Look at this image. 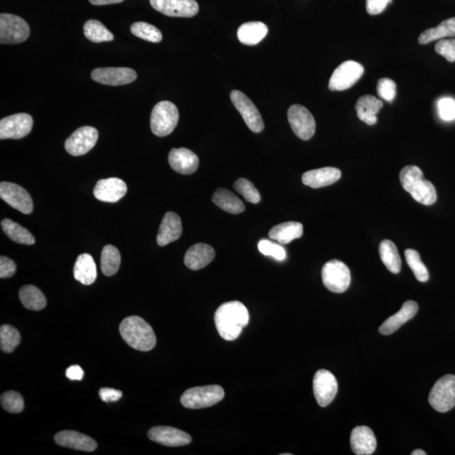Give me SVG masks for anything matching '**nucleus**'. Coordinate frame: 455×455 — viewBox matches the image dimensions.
Masks as SVG:
<instances>
[{"label":"nucleus","instance_id":"f257e3e1","mask_svg":"<svg viewBox=\"0 0 455 455\" xmlns=\"http://www.w3.org/2000/svg\"><path fill=\"white\" fill-rule=\"evenodd\" d=\"M214 321L220 336L226 341H234L247 325L249 312L243 304L231 301L219 307L214 315Z\"/></svg>","mask_w":455,"mask_h":455},{"label":"nucleus","instance_id":"f03ea898","mask_svg":"<svg viewBox=\"0 0 455 455\" xmlns=\"http://www.w3.org/2000/svg\"><path fill=\"white\" fill-rule=\"evenodd\" d=\"M121 336L134 349L151 351L156 345V336L151 326L144 319L130 317L124 319L119 326Z\"/></svg>","mask_w":455,"mask_h":455},{"label":"nucleus","instance_id":"7ed1b4c3","mask_svg":"<svg viewBox=\"0 0 455 455\" xmlns=\"http://www.w3.org/2000/svg\"><path fill=\"white\" fill-rule=\"evenodd\" d=\"M399 182L403 188L418 203L427 206L435 203L436 200L435 187L423 177V171L419 167L415 166L404 167L399 173Z\"/></svg>","mask_w":455,"mask_h":455},{"label":"nucleus","instance_id":"20e7f679","mask_svg":"<svg viewBox=\"0 0 455 455\" xmlns=\"http://www.w3.org/2000/svg\"><path fill=\"white\" fill-rule=\"evenodd\" d=\"M225 391L217 384L190 388L182 395L181 403L186 408L203 409L221 402Z\"/></svg>","mask_w":455,"mask_h":455},{"label":"nucleus","instance_id":"39448f33","mask_svg":"<svg viewBox=\"0 0 455 455\" xmlns=\"http://www.w3.org/2000/svg\"><path fill=\"white\" fill-rule=\"evenodd\" d=\"M178 121L179 112L176 106L171 101H163L156 104L153 109L150 127L153 134L166 137L174 131Z\"/></svg>","mask_w":455,"mask_h":455},{"label":"nucleus","instance_id":"423d86ee","mask_svg":"<svg viewBox=\"0 0 455 455\" xmlns=\"http://www.w3.org/2000/svg\"><path fill=\"white\" fill-rule=\"evenodd\" d=\"M429 404L439 413H447L455 406V376L453 374L440 378L432 387L428 397Z\"/></svg>","mask_w":455,"mask_h":455},{"label":"nucleus","instance_id":"0eeeda50","mask_svg":"<svg viewBox=\"0 0 455 455\" xmlns=\"http://www.w3.org/2000/svg\"><path fill=\"white\" fill-rule=\"evenodd\" d=\"M322 281L330 291L341 293L349 288L351 273L346 264L339 260H329L322 269Z\"/></svg>","mask_w":455,"mask_h":455},{"label":"nucleus","instance_id":"6e6552de","mask_svg":"<svg viewBox=\"0 0 455 455\" xmlns=\"http://www.w3.org/2000/svg\"><path fill=\"white\" fill-rule=\"evenodd\" d=\"M30 36V27L22 18L10 14L0 16V42L19 44Z\"/></svg>","mask_w":455,"mask_h":455},{"label":"nucleus","instance_id":"1a4fd4ad","mask_svg":"<svg viewBox=\"0 0 455 455\" xmlns=\"http://www.w3.org/2000/svg\"><path fill=\"white\" fill-rule=\"evenodd\" d=\"M363 73H365V69L359 62H344L333 72L329 82V89L332 91H343L349 89L360 79Z\"/></svg>","mask_w":455,"mask_h":455},{"label":"nucleus","instance_id":"9d476101","mask_svg":"<svg viewBox=\"0 0 455 455\" xmlns=\"http://www.w3.org/2000/svg\"><path fill=\"white\" fill-rule=\"evenodd\" d=\"M288 119L297 137L303 140H310L313 137L317 126L309 110L299 104L293 105L288 109Z\"/></svg>","mask_w":455,"mask_h":455},{"label":"nucleus","instance_id":"9b49d317","mask_svg":"<svg viewBox=\"0 0 455 455\" xmlns=\"http://www.w3.org/2000/svg\"><path fill=\"white\" fill-rule=\"evenodd\" d=\"M230 99L249 130L256 134L262 132L264 130L262 117L255 104L247 95L240 90H233L231 91Z\"/></svg>","mask_w":455,"mask_h":455},{"label":"nucleus","instance_id":"f8f14e48","mask_svg":"<svg viewBox=\"0 0 455 455\" xmlns=\"http://www.w3.org/2000/svg\"><path fill=\"white\" fill-rule=\"evenodd\" d=\"M99 134L97 128L90 126L79 127L65 142V149L69 155H86L97 145Z\"/></svg>","mask_w":455,"mask_h":455},{"label":"nucleus","instance_id":"ddd939ff","mask_svg":"<svg viewBox=\"0 0 455 455\" xmlns=\"http://www.w3.org/2000/svg\"><path fill=\"white\" fill-rule=\"evenodd\" d=\"M32 117L27 113H18L0 121V139H21L31 133Z\"/></svg>","mask_w":455,"mask_h":455},{"label":"nucleus","instance_id":"4468645a","mask_svg":"<svg viewBox=\"0 0 455 455\" xmlns=\"http://www.w3.org/2000/svg\"><path fill=\"white\" fill-rule=\"evenodd\" d=\"M313 390L319 406L325 407L335 399L339 391V384L333 373L328 370L320 369L315 374Z\"/></svg>","mask_w":455,"mask_h":455},{"label":"nucleus","instance_id":"2eb2a0df","mask_svg":"<svg viewBox=\"0 0 455 455\" xmlns=\"http://www.w3.org/2000/svg\"><path fill=\"white\" fill-rule=\"evenodd\" d=\"M0 197L10 207L17 209L24 214L33 211V201L27 190L14 183L3 182L0 184Z\"/></svg>","mask_w":455,"mask_h":455},{"label":"nucleus","instance_id":"dca6fc26","mask_svg":"<svg viewBox=\"0 0 455 455\" xmlns=\"http://www.w3.org/2000/svg\"><path fill=\"white\" fill-rule=\"evenodd\" d=\"M150 5L171 17H193L199 10L196 0H150Z\"/></svg>","mask_w":455,"mask_h":455},{"label":"nucleus","instance_id":"f3484780","mask_svg":"<svg viewBox=\"0 0 455 455\" xmlns=\"http://www.w3.org/2000/svg\"><path fill=\"white\" fill-rule=\"evenodd\" d=\"M91 78L106 86H119L134 82L137 73L130 68H100L94 69Z\"/></svg>","mask_w":455,"mask_h":455},{"label":"nucleus","instance_id":"a211bd4d","mask_svg":"<svg viewBox=\"0 0 455 455\" xmlns=\"http://www.w3.org/2000/svg\"><path fill=\"white\" fill-rule=\"evenodd\" d=\"M150 440L168 447H182L192 443V436L180 429L160 426L150 429L148 432Z\"/></svg>","mask_w":455,"mask_h":455},{"label":"nucleus","instance_id":"6ab92c4d","mask_svg":"<svg viewBox=\"0 0 455 455\" xmlns=\"http://www.w3.org/2000/svg\"><path fill=\"white\" fill-rule=\"evenodd\" d=\"M126 183L119 178L101 179L95 185L93 193L97 199L105 203H116L126 195Z\"/></svg>","mask_w":455,"mask_h":455},{"label":"nucleus","instance_id":"aec40b11","mask_svg":"<svg viewBox=\"0 0 455 455\" xmlns=\"http://www.w3.org/2000/svg\"><path fill=\"white\" fill-rule=\"evenodd\" d=\"M169 163L177 173L190 175L196 172L199 167V159L188 149H172L169 153Z\"/></svg>","mask_w":455,"mask_h":455},{"label":"nucleus","instance_id":"412c9836","mask_svg":"<svg viewBox=\"0 0 455 455\" xmlns=\"http://www.w3.org/2000/svg\"><path fill=\"white\" fill-rule=\"evenodd\" d=\"M351 447L357 455L373 454L377 447V440L372 429L359 426L352 430L350 439Z\"/></svg>","mask_w":455,"mask_h":455},{"label":"nucleus","instance_id":"4be33fe9","mask_svg":"<svg viewBox=\"0 0 455 455\" xmlns=\"http://www.w3.org/2000/svg\"><path fill=\"white\" fill-rule=\"evenodd\" d=\"M55 442L69 449L93 452L97 449V443L90 436L75 431H62L55 435Z\"/></svg>","mask_w":455,"mask_h":455},{"label":"nucleus","instance_id":"5701e85b","mask_svg":"<svg viewBox=\"0 0 455 455\" xmlns=\"http://www.w3.org/2000/svg\"><path fill=\"white\" fill-rule=\"evenodd\" d=\"M182 234V220L173 212L164 214L157 236V244L164 247L168 244L177 241Z\"/></svg>","mask_w":455,"mask_h":455},{"label":"nucleus","instance_id":"b1692460","mask_svg":"<svg viewBox=\"0 0 455 455\" xmlns=\"http://www.w3.org/2000/svg\"><path fill=\"white\" fill-rule=\"evenodd\" d=\"M417 311L418 306L415 301H406V303L403 304L402 309L397 313L389 317L381 325L379 329L380 332L384 336L391 335V334L397 331L405 323L412 320L415 315H417Z\"/></svg>","mask_w":455,"mask_h":455},{"label":"nucleus","instance_id":"393cba45","mask_svg":"<svg viewBox=\"0 0 455 455\" xmlns=\"http://www.w3.org/2000/svg\"><path fill=\"white\" fill-rule=\"evenodd\" d=\"M214 248L207 244L199 243L193 245L186 251L184 262L189 269L197 271L207 267L214 260Z\"/></svg>","mask_w":455,"mask_h":455},{"label":"nucleus","instance_id":"a878e982","mask_svg":"<svg viewBox=\"0 0 455 455\" xmlns=\"http://www.w3.org/2000/svg\"><path fill=\"white\" fill-rule=\"evenodd\" d=\"M341 176L339 169L324 167L306 172L302 176V182L304 185L317 189L334 184Z\"/></svg>","mask_w":455,"mask_h":455},{"label":"nucleus","instance_id":"bb28decb","mask_svg":"<svg viewBox=\"0 0 455 455\" xmlns=\"http://www.w3.org/2000/svg\"><path fill=\"white\" fill-rule=\"evenodd\" d=\"M73 277L84 285L94 284L97 278V269L93 256L84 253L77 258L73 267Z\"/></svg>","mask_w":455,"mask_h":455},{"label":"nucleus","instance_id":"cd10ccee","mask_svg":"<svg viewBox=\"0 0 455 455\" xmlns=\"http://www.w3.org/2000/svg\"><path fill=\"white\" fill-rule=\"evenodd\" d=\"M382 108L383 102L369 95L359 98L355 106L358 119L370 126L378 122L377 114Z\"/></svg>","mask_w":455,"mask_h":455},{"label":"nucleus","instance_id":"c85d7f7f","mask_svg":"<svg viewBox=\"0 0 455 455\" xmlns=\"http://www.w3.org/2000/svg\"><path fill=\"white\" fill-rule=\"evenodd\" d=\"M269 33V28L262 22L251 21L241 25L238 29V41L245 45H256L262 42Z\"/></svg>","mask_w":455,"mask_h":455},{"label":"nucleus","instance_id":"c756f323","mask_svg":"<svg viewBox=\"0 0 455 455\" xmlns=\"http://www.w3.org/2000/svg\"><path fill=\"white\" fill-rule=\"evenodd\" d=\"M304 227L299 222H285L274 226L270 230L269 237L281 245H287L293 240L302 237Z\"/></svg>","mask_w":455,"mask_h":455},{"label":"nucleus","instance_id":"7c9ffc66","mask_svg":"<svg viewBox=\"0 0 455 455\" xmlns=\"http://www.w3.org/2000/svg\"><path fill=\"white\" fill-rule=\"evenodd\" d=\"M212 201L223 211L232 214H241L245 211V205L236 195L230 190L219 188L212 196Z\"/></svg>","mask_w":455,"mask_h":455},{"label":"nucleus","instance_id":"2f4dec72","mask_svg":"<svg viewBox=\"0 0 455 455\" xmlns=\"http://www.w3.org/2000/svg\"><path fill=\"white\" fill-rule=\"evenodd\" d=\"M452 36H455V17L443 21L436 27L424 31L418 38V42L424 45L436 40L452 38Z\"/></svg>","mask_w":455,"mask_h":455},{"label":"nucleus","instance_id":"473e14b6","mask_svg":"<svg viewBox=\"0 0 455 455\" xmlns=\"http://www.w3.org/2000/svg\"><path fill=\"white\" fill-rule=\"evenodd\" d=\"M22 304L30 310H42L47 306V299L41 290L33 285H25L19 293Z\"/></svg>","mask_w":455,"mask_h":455},{"label":"nucleus","instance_id":"72a5a7b5","mask_svg":"<svg viewBox=\"0 0 455 455\" xmlns=\"http://www.w3.org/2000/svg\"><path fill=\"white\" fill-rule=\"evenodd\" d=\"M380 256L386 269L394 274L402 269V259L393 242L384 240L380 245Z\"/></svg>","mask_w":455,"mask_h":455},{"label":"nucleus","instance_id":"f704fd0d","mask_svg":"<svg viewBox=\"0 0 455 455\" xmlns=\"http://www.w3.org/2000/svg\"><path fill=\"white\" fill-rule=\"evenodd\" d=\"M1 227L6 236L18 244L31 245L35 243V238L32 234L25 228L12 220L3 219Z\"/></svg>","mask_w":455,"mask_h":455},{"label":"nucleus","instance_id":"c9c22d12","mask_svg":"<svg viewBox=\"0 0 455 455\" xmlns=\"http://www.w3.org/2000/svg\"><path fill=\"white\" fill-rule=\"evenodd\" d=\"M121 255L119 249L112 245H106L102 249L101 269L102 273L108 277H112L119 270Z\"/></svg>","mask_w":455,"mask_h":455},{"label":"nucleus","instance_id":"e433bc0d","mask_svg":"<svg viewBox=\"0 0 455 455\" xmlns=\"http://www.w3.org/2000/svg\"><path fill=\"white\" fill-rule=\"evenodd\" d=\"M84 34L88 40L94 43L112 42L114 36L101 22L97 20L86 21L84 25Z\"/></svg>","mask_w":455,"mask_h":455},{"label":"nucleus","instance_id":"4c0bfd02","mask_svg":"<svg viewBox=\"0 0 455 455\" xmlns=\"http://www.w3.org/2000/svg\"><path fill=\"white\" fill-rule=\"evenodd\" d=\"M131 32L138 38L150 42L162 41V33L155 25L146 22H135L131 27Z\"/></svg>","mask_w":455,"mask_h":455},{"label":"nucleus","instance_id":"58836bf2","mask_svg":"<svg viewBox=\"0 0 455 455\" xmlns=\"http://www.w3.org/2000/svg\"><path fill=\"white\" fill-rule=\"evenodd\" d=\"M21 343L20 332L12 325H3L0 328V347L1 350L10 354Z\"/></svg>","mask_w":455,"mask_h":455},{"label":"nucleus","instance_id":"ea45409f","mask_svg":"<svg viewBox=\"0 0 455 455\" xmlns=\"http://www.w3.org/2000/svg\"><path fill=\"white\" fill-rule=\"evenodd\" d=\"M405 256L406 262L413 271L417 280L421 282H428L429 280L428 271L421 262L419 253L415 249H407L405 251Z\"/></svg>","mask_w":455,"mask_h":455},{"label":"nucleus","instance_id":"a19ab883","mask_svg":"<svg viewBox=\"0 0 455 455\" xmlns=\"http://www.w3.org/2000/svg\"><path fill=\"white\" fill-rule=\"evenodd\" d=\"M234 189L236 192L241 194L245 197V199L248 201L249 203L258 204L260 201V195L256 188L255 186L252 184L249 180L240 178L238 179L234 184Z\"/></svg>","mask_w":455,"mask_h":455},{"label":"nucleus","instance_id":"79ce46f5","mask_svg":"<svg viewBox=\"0 0 455 455\" xmlns=\"http://www.w3.org/2000/svg\"><path fill=\"white\" fill-rule=\"evenodd\" d=\"M1 406L10 413H21L25 408L24 399L16 391H7L1 395Z\"/></svg>","mask_w":455,"mask_h":455},{"label":"nucleus","instance_id":"37998d69","mask_svg":"<svg viewBox=\"0 0 455 455\" xmlns=\"http://www.w3.org/2000/svg\"><path fill=\"white\" fill-rule=\"evenodd\" d=\"M258 249L264 256H271L277 260H284L286 259V251L280 245L273 243L270 241L262 240L259 242Z\"/></svg>","mask_w":455,"mask_h":455},{"label":"nucleus","instance_id":"c03bdc74","mask_svg":"<svg viewBox=\"0 0 455 455\" xmlns=\"http://www.w3.org/2000/svg\"><path fill=\"white\" fill-rule=\"evenodd\" d=\"M377 93L384 101L392 102L396 95V86L393 80L383 78L379 80L377 84Z\"/></svg>","mask_w":455,"mask_h":455},{"label":"nucleus","instance_id":"a18cd8bd","mask_svg":"<svg viewBox=\"0 0 455 455\" xmlns=\"http://www.w3.org/2000/svg\"><path fill=\"white\" fill-rule=\"evenodd\" d=\"M438 109L440 117L446 122H451L455 119V101L452 98L445 97L440 99L438 102Z\"/></svg>","mask_w":455,"mask_h":455},{"label":"nucleus","instance_id":"49530a36","mask_svg":"<svg viewBox=\"0 0 455 455\" xmlns=\"http://www.w3.org/2000/svg\"><path fill=\"white\" fill-rule=\"evenodd\" d=\"M436 53L442 55L447 61L455 62V38L442 39L436 44Z\"/></svg>","mask_w":455,"mask_h":455},{"label":"nucleus","instance_id":"de8ad7c7","mask_svg":"<svg viewBox=\"0 0 455 455\" xmlns=\"http://www.w3.org/2000/svg\"><path fill=\"white\" fill-rule=\"evenodd\" d=\"M16 271V263L6 256L0 258V278H9L13 277Z\"/></svg>","mask_w":455,"mask_h":455},{"label":"nucleus","instance_id":"09e8293b","mask_svg":"<svg viewBox=\"0 0 455 455\" xmlns=\"http://www.w3.org/2000/svg\"><path fill=\"white\" fill-rule=\"evenodd\" d=\"M392 0H367L366 10L367 12L371 16H376L382 13L386 9L389 3H391Z\"/></svg>","mask_w":455,"mask_h":455},{"label":"nucleus","instance_id":"8fccbe9b","mask_svg":"<svg viewBox=\"0 0 455 455\" xmlns=\"http://www.w3.org/2000/svg\"><path fill=\"white\" fill-rule=\"evenodd\" d=\"M99 395L104 402H116L122 398L123 392L111 388H102L99 391Z\"/></svg>","mask_w":455,"mask_h":455},{"label":"nucleus","instance_id":"3c124183","mask_svg":"<svg viewBox=\"0 0 455 455\" xmlns=\"http://www.w3.org/2000/svg\"><path fill=\"white\" fill-rule=\"evenodd\" d=\"M84 370L79 365H73L66 370V376L71 380H82Z\"/></svg>","mask_w":455,"mask_h":455},{"label":"nucleus","instance_id":"603ef678","mask_svg":"<svg viewBox=\"0 0 455 455\" xmlns=\"http://www.w3.org/2000/svg\"><path fill=\"white\" fill-rule=\"evenodd\" d=\"M89 1L94 5H108L122 3L124 0H89Z\"/></svg>","mask_w":455,"mask_h":455},{"label":"nucleus","instance_id":"864d4df0","mask_svg":"<svg viewBox=\"0 0 455 455\" xmlns=\"http://www.w3.org/2000/svg\"><path fill=\"white\" fill-rule=\"evenodd\" d=\"M412 455H427V453H426L425 451L421 450H416L413 451Z\"/></svg>","mask_w":455,"mask_h":455}]
</instances>
